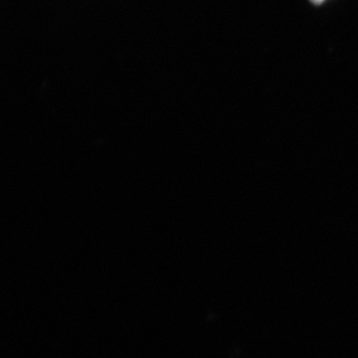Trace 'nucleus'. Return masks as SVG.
I'll return each instance as SVG.
<instances>
[{
    "label": "nucleus",
    "instance_id": "f257e3e1",
    "mask_svg": "<svg viewBox=\"0 0 358 358\" xmlns=\"http://www.w3.org/2000/svg\"><path fill=\"white\" fill-rule=\"evenodd\" d=\"M313 2H315V3L320 4L322 3L324 0H312Z\"/></svg>",
    "mask_w": 358,
    "mask_h": 358
}]
</instances>
